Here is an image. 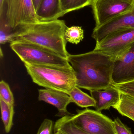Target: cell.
<instances>
[{"label": "cell", "instance_id": "1", "mask_svg": "<svg viewBox=\"0 0 134 134\" xmlns=\"http://www.w3.org/2000/svg\"><path fill=\"white\" fill-rule=\"evenodd\" d=\"M115 59L94 49L83 54H69L67 59L75 75L76 86L90 91L112 86Z\"/></svg>", "mask_w": 134, "mask_h": 134}, {"label": "cell", "instance_id": "2", "mask_svg": "<svg viewBox=\"0 0 134 134\" xmlns=\"http://www.w3.org/2000/svg\"><path fill=\"white\" fill-rule=\"evenodd\" d=\"M67 27L64 21L58 19L23 24L15 30L11 42L22 41L33 43L67 59L69 54L66 48L67 42L64 35Z\"/></svg>", "mask_w": 134, "mask_h": 134}, {"label": "cell", "instance_id": "3", "mask_svg": "<svg viewBox=\"0 0 134 134\" xmlns=\"http://www.w3.org/2000/svg\"><path fill=\"white\" fill-rule=\"evenodd\" d=\"M32 81L46 89L69 94L76 86V79L72 68L24 64Z\"/></svg>", "mask_w": 134, "mask_h": 134}, {"label": "cell", "instance_id": "4", "mask_svg": "<svg viewBox=\"0 0 134 134\" xmlns=\"http://www.w3.org/2000/svg\"><path fill=\"white\" fill-rule=\"evenodd\" d=\"M39 21L33 0H3L0 4V31L12 39L19 26Z\"/></svg>", "mask_w": 134, "mask_h": 134}, {"label": "cell", "instance_id": "5", "mask_svg": "<svg viewBox=\"0 0 134 134\" xmlns=\"http://www.w3.org/2000/svg\"><path fill=\"white\" fill-rule=\"evenodd\" d=\"M10 47L24 64L72 67L67 59L35 44L14 41L10 43Z\"/></svg>", "mask_w": 134, "mask_h": 134}, {"label": "cell", "instance_id": "6", "mask_svg": "<svg viewBox=\"0 0 134 134\" xmlns=\"http://www.w3.org/2000/svg\"><path fill=\"white\" fill-rule=\"evenodd\" d=\"M77 114L69 115L74 123L89 134H117L113 120L96 110L86 108L77 110Z\"/></svg>", "mask_w": 134, "mask_h": 134}, {"label": "cell", "instance_id": "7", "mask_svg": "<svg viewBox=\"0 0 134 134\" xmlns=\"http://www.w3.org/2000/svg\"><path fill=\"white\" fill-rule=\"evenodd\" d=\"M90 5L93 12L97 28L114 18L126 13L134 8L133 0H92Z\"/></svg>", "mask_w": 134, "mask_h": 134}, {"label": "cell", "instance_id": "8", "mask_svg": "<svg viewBox=\"0 0 134 134\" xmlns=\"http://www.w3.org/2000/svg\"><path fill=\"white\" fill-rule=\"evenodd\" d=\"M134 42V28L113 32L96 44L94 50L116 57Z\"/></svg>", "mask_w": 134, "mask_h": 134}, {"label": "cell", "instance_id": "9", "mask_svg": "<svg viewBox=\"0 0 134 134\" xmlns=\"http://www.w3.org/2000/svg\"><path fill=\"white\" fill-rule=\"evenodd\" d=\"M112 80V85L134 81V42L115 59Z\"/></svg>", "mask_w": 134, "mask_h": 134}, {"label": "cell", "instance_id": "10", "mask_svg": "<svg viewBox=\"0 0 134 134\" xmlns=\"http://www.w3.org/2000/svg\"><path fill=\"white\" fill-rule=\"evenodd\" d=\"M128 28H134V8L130 12L120 15L97 28H94L92 37L99 43L113 32Z\"/></svg>", "mask_w": 134, "mask_h": 134}, {"label": "cell", "instance_id": "11", "mask_svg": "<svg viewBox=\"0 0 134 134\" xmlns=\"http://www.w3.org/2000/svg\"><path fill=\"white\" fill-rule=\"evenodd\" d=\"M38 91L39 100L45 102L57 109L58 113L56 116L62 117L71 114L67 109L68 105L73 103L68 94L61 91L46 88L40 89Z\"/></svg>", "mask_w": 134, "mask_h": 134}, {"label": "cell", "instance_id": "12", "mask_svg": "<svg viewBox=\"0 0 134 134\" xmlns=\"http://www.w3.org/2000/svg\"><path fill=\"white\" fill-rule=\"evenodd\" d=\"M90 93L96 102L94 108L100 112L114 107L120 100V91L112 85L103 90L90 91Z\"/></svg>", "mask_w": 134, "mask_h": 134}, {"label": "cell", "instance_id": "13", "mask_svg": "<svg viewBox=\"0 0 134 134\" xmlns=\"http://www.w3.org/2000/svg\"><path fill=\"white\" fill-rule=\"evenodd\" d=\"M36 14L39 21L56 20L64 15L60 0H42Z\"/></svg>", "mask_w": 134, "mask_h": 134}, {"label": "cell", "instance_id": "14", "mask_svg": "<svg viewBox=\"0 0 134 134\" xmlns=\"http://www.w3.org/2000/svg\"><path fill=\"white\" fill-rule=\"evenodd\" d=\"M113 108L122 115L134 121V98L120 92V100Z\"/></svg>", "mask_w": 134, "mask_h": 134}, {"label": "cell", "instance_id": "15", "mask_svg": "<svg viewBox=\"0 0 134 134\" xmlns=\"http://www.w3.org/2000/svg\"><path fill=\"white\" fill-rule=\"evenodd\" d=\"M68 115L57 120L54 125V132L60 131L65 134H89L77 127L71 120Z\"/></svg>", "mask_w": 134, "mask_h": 134}, {"label": "cell", "instance_id": "16", "mask_svg": "<svg viewBox=\"0 0 134 134\" xmlns=\"http://www.w3.org/2000/svg\"><path fill=\"white\" fill-rule=\"evenodd\" d=\"M68 95L71 98L73 103L82 108L95 107L96 102L92 97L82 91L79 87L75 86L69 93Z\"/></svg>", "mask_w": 134, "mask_h": 134}, {"label": "cell", "instance_id": "17", "mask_svg": "<svg viewBox=\"0 0 134 134\" xmlns=\"http://www.w3.org/2000/svg\"><path fill=\"white\" fill-rule=\"evenodd\" d=\"M1 119L3 122L6 133L11 131L13 126V118L14 112V105L8 104L0 98Z\"/></svg>", "mask_w": 134, "mask_h": 134}, {"label": "cell", "instance_id": "18", "mask_svg": "<svg viewBox=\"0 0 134 134\" xmlns=\"http://www.w3.org/2000/svg\"><path fill=\"white\" fill-rule=\"evenodd\" d=\"M64 15L90 5L92 0H60Z\"/></svg>", "mask_w": 134, "mask_h": 134}, {"label": "cell", "instance_id": "19", "mask_svg": "<svg viewBox=\"0 0 134 134\" xmlns=\"http://www.w3.org/2000/svg\"><path fill=\"white\" fill-rule=\"evenodd\" d=\"M64 35L67 42L77 44L84 38V31L81 27L74 26L67 27Z\"/></svg>", "mask_w": 134, "mask_h": 134}, {"label": "cell", "instance_id": "20", "mask_svg": "<svg viewBox=\"0 0 134 134\" xmlns=\"http://www.w3.org/2000/svg\"><path fill=\"white\" fill-rule=\"evenodd\" d=\"M0 98L8 104L14 105L13 94L8 84L3 80L0 82Z\"/></svg>", "mask_w": 134, "mask_h": 134}, {"label": "cell", "instance_id": "21", "mask_svg": "<svg viewBox=\"0 0 134 134\" xmlns=\"http://www.w3.org/2000/svg\"><path fill=\"white\" fill-rule=\"evenodd\" d=\"M54 122L49 119L43 120L36 134H54Z\"/></svg>", "mask_w": 134, "mask_h": 134}, {"label": "cell", "instance_id": "22", "mask_svg": "<svg viewBox=\"0 0 134 134\" xmlns=\"http://www.w3.org/2000/svg\"><path fill=\"white\" fill-rule=\"evenodd\" d=\"M113 123L117 134H133L131 129L124 124L119 117L114 119Z\"/></svg>", "mask_w": 134, "mask_h": 134}, {"label": "cell", "instance_id": "23", "mask_svg": "<svg viewBox=\"0 0 134 134\" xmlns=\"http://www.w3.org/2000/svg\"><path fill=\"white\" fill-rule=\"evenodd\" d=\"M42 0H33V3L34 5L35 11L38 8Z\"/></svg>", "mask_w": 134, "mask_h": 134}, {"label": "cell", "instance_id": "24", "mask_svg": "<svg viewBox=\"0 0 134 134\" xmlns=\"http://www.w3.org/2000/svg\"><path fill=\"white\" fill-rule=\"evenodd\" d=\"M54 134H65L63 133V132L61 131H57L54 132Z\"/></svg>", "mask_w": 134, "mask_h": 134}, {"label": "cell", "instance_id": "25", "mask_svg": "<svg viewBox=\"0 0 134 134\" xmlns=\"http://www.w3.org/2000/svg\"><path fill=\"white\" fill-rule=\"evenodd\" d=\"M2 56H3V55L2 54V51L1 48V57H2Z\"/></svg>", "mask_w": 134, "mask_h": 134}, {"label": "cell", "instance_id": "26", "mask_svg": "<svg viewBox=\"0 0 134 134\" xmlns=\"http://www.w3.org/2000/svg\"><path fill=\"white\" fill-rule=\"evenodd\" d=\"M2 1H3V0H0V4L2 2Z\"/></svg>", "mask_w": 134, "mask_h": 134}, {"label": "cell", "instance_id": "27", "mask_svg": "<svg viewBox=\"0 0 134 134\" xmlns=\"http://www.w3.org/2000/svg\"><path fill=\"white\" fill-rule=\"evenodd\" d=\"M133 1H134V0H133Z\"/></svg>", "mask_w": 134, "mask_h": 134}]
</instances>
